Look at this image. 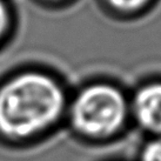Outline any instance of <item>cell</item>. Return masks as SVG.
I'll use <instances>...</instances> for the list:
<instances>
[{
    "mask_svg": "<svg viewBox=\"0 0 161 161\" xmlns=\"http://www.w3.org/2000/svg\"><path fill=\"white\" fill-rule=\"evenodd\" d=\"M69 95L64 79L42 66H23L0 80V138L23 143L66 120Z\"/></svg>",
    "mask_w": 161,
    "mask_h": 161,
    "instance_id": "obj_1",
    "label": "cell"
},
{
    "mask_svg": "<svg viewBox=\"0 0 161 161\" xmlns=\"http://www.w3.org/2000/svg\"><path fill=\"white\" fill-rule=\"evenodd\" d=\"M66 121L82 141L112 142L132 125L130 93L108 79L87 81L69 95Z\"/></svg>",
    "mask_w": 161,
    "mask_h": 161,
    "instance_id": "obj_2",
    "label": "cell"
},
{
    "mask_svg": "<svg viewBox=\"0 0 161 161\" xmlns=\"http://www.w3.org/2000/svg\"><path fill=\"white\" fill-rule=\"evenodd\" d=\"M130 124L145 136L161 135V78L141 81L130 93Z\"/></svg>",
    "mask_w": 161,
    "mask_h": 161,
    "instance_id": "obj_3",
    "label": "cell"
},
{
    "mask_svg": "<svg viewBox=\"0 0 161 161\" xmlns=\"http://www.w3.org/2000/svg\"><path fill=\"white\" fill-rule=\"evenodd\" d=\"M100 3L115 17L134 18L147 12L157 0H100Z\"/></svg>",
    "mask_w": 161,
    "mask_h": 161,
    "instance_id": "obj_4",
    "label": "cell"
},
{
    "mask_svg": "<svg viewBox=\"0 0 161 161\" xmlns=\"http://www.w3.org/2000/svg\"><path fill=\"white\" fill-rule=\"evenodd\" d=\"M17 26L18 17L12 0H0V51L11 42Z\"/></svg>",
    "mask_w": 161,
    "mask_h": 161,
    "instance_id": "obj_5",
    "label": "cell"
},
{
    "mask_svg": "<svg viewBox=\"0 0 161 161\" xmlns=\"http://www.w3.org/2000/svg\"><path fill=\"white\" fill-rule=\"evenodd\" d=\"M135 161H161V135L146 136L136 152Z\"/></svg>",
    "mask_w": 161,
    "mask_h": 161,
    "instance_id": "obj_6",
    "label": "cell"
},
{
    "mask_svg": "<svg viewBox=\"0 0 161 161\" xmlns=\"http://www.w3.org/2000/svg\"><path fill=\"white\" fill-rule=\"evenodd\" d=\"M33 1H36L38 5L47 7V8H60V7L67 6L74 0H33Z\"/></svg>",
    "mask_w": 161,
    "mask_h": 161,
    "instance_id": "obj_7",
    "label": "cell"
}]
</instances>
